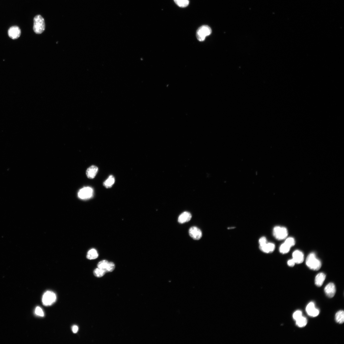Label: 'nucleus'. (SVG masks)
Segmentation results:
<instances>
[{
	"mask_svg": "<svg viewBox=\"0 0 344 344\" xmlns=\"http://www.w3.org/2000/svg\"><path fill=\"white\" fill-rule=\"evenodd\" d=\"M306 264L308 267L310 269L317 271L319 270L321 266V261L317 259L314 253H311L307 257Z\"/></svg>",
	"mask_w": 344,
	"mask_h": 344,
	"instance_id": "obj_1",
	"label": "nucleus"
},
{
	"mask_svg": "<svg viewBox=\"0 0 344 344\" xmlns=\"http://www.w3.org/2000/svg\"><path fill=\"white\" fill-rule=\"evenodd\" d=\"M33 30L37 34L42 33L45 29V23L44 18L40 15L36 16L34 19Z\"/></svg>",
	"mask_w": 344,
	"mask_h": 344,
	"instance_id": "obj_2",
	"label": "nucleus"
},
{
	"mask_svg": "<svg viewBox=\"0 0 344 344\" xmlns=\"http://www.w3.org/2000/svg\"><path fill=\"white\" fill-rule=\"evenodd\" d=\"M212 33L211 28L207 25H203L200 27L196 32V37L199 41H203L206 37L210 35Z\"/></svg>",
	"mask_w": 344,
	"mask_h": 344,
	"instance_id": "obj_3",
	"label": "nucleus"
},
{
	"mask_svg": "<svg viewBox=\"0 0 344 344\" xmlns=\"http://www.w3.org/2000/svg\"><path fill=\"white\" fill-rule=\"evenodd\" d=\"M56 295L53 292L47 291L44 294L42 297V302L46 306L52 305L56 302Z\"/></svg>",
	"mask_w": 344,
	"mask_h": 344,
	"instance_id": "obj_4",
	"label": "nucleus"
},
{
	"mask_svg": "<svg viewBox=\"0 0 344 344\" xmlns=\"http://www.w3.org/2000/svg\"><path fill=\"white\" fill-rule=\"evenodd\" d=\"M273 233L277 239L281 240L286 238L288 235V231L285 227L277 226L273 229Z\"/></svg>",
	"mask_w": 344,
	"mask_h": 344,
	"instance_id": "obj_5",
	"label": "nucleus"
},
{
	"mask_svg": "<svg viewBox=\"0 0 344 344\" xmlns=\"http://www.w3.org/2000/svg\"><path fill=\"white\" fill-rule=\"evenodd\" d=\"M93 189L90 187H84L79 191L78 193L79 197L82 199H86L92 197L93 194Z\"/></svg>",
	"mask_w": 344,
	"mask_h": 344,
	"instance_id": "obj_6",
	"label": "nucleus"
},
{
	"mask_svg": "<svg viewBox=\"0 0 344 344\" xmlns=\"http://www.w3.org/2000/svg\"><path fill=\"white\" fill-rule=\"evenodd\" d=\"M306 311L309 316L313 317H317L319 313V310L315 308V303L312 302L307 306Z\"/></svg>",
	"mask_w": 344,
	"mask_h": 344,
	"instance_id": "obj_7",
	"label": "nucleus"
},
{
	"mask_svg": "<svg viewBox=\"0 0 344 344\" xmlns=\"http://www.w3.org/2000/svg\"><path fill=\"white\" fill-rule=\"evenodd\" d=\"M8 35L9 37L13 39H17L21 36V29L17 26H12L9 29Z\"/></svg>",
	"mask_w": 344,
	"mask_h": 344,
	"instance_id": "obj_8",
	"label": "nucleus"
},
{
	"mask_svg": "<svg viewBox=\"0 0 344 344\" xmlns=\"http://www.w3.org/2000/svg\"><path fill=\"white\" fill-rule=\"evenodd\" d=\"M189 233L190 236L195 240H199L202 237L201 230L196 227H191L189 230Z\"/></svg>",
	"mask_w": 344,
	"mask_h": 344,
	"instance_id": "obj_9",
	"label": "nucleus"
},
{
	"mask_svg": "<svg viewBox=\"0 0 344 344\" xmlns=\"http://www.w3.org/2000/svg\"><path fill=\"white\" fill-rule=\"evenodd\" d=\"M325 291L327 296L330 298H333L335 296L336 292L335 285L332 283H329L325 287Z\"/></svg>",
	"mask_w": 344,
	"mask_h": 344,
	"instance_id": "obj_10",
	"label": "nucleus"
},
{
	"mask_svg": "<svg viewBox=\"0 0 344 344\" xmlns=\"http://www.w3.org/2000/svg\"><path fill=\"white\" fill-rule=\"evenodd\" d=\"M260 250L263 252L269 254L274 251L275 248V245L272 243H267L259 245Z\"/></svg>",
	"mask_w": 344,
	"mask_h": 344,
	"instance_id": "obj_11",
	"label": "nucleus"
},
{
	"mask_svg": "<svg viewBox=\"0 0 344 344\" xmlns=\"http://www.w3.org/2000/svg\"><path fill=\"white\" fill-rule=\"evenodd\" d=\"M292 259L294 260L296 264L302 263L304 260V255L303 253L299 250H296L293 253Z\"/></svg>",
	"mask_w": 344,
	"mask_h": 344,
	"instance_id": "obj_12",
	"label": "nucleus"
},
{
	"mask_svg": "<svg viewBox=\"0 0 344 344\" xmlns=\"http://www.w3.org/2000/svg\"><path fill=\"white\" fill-rule=\"evenodd\" d=\"M98 171V167L95 166H92L88 168L86 171V175L88 178H94L97 175Z\"/></svg>",
	"mask_w": 344,
	"mask_h": 344,
	"instance_id": "obj_13",
	"label": "nucleus"
},
{
	"mask_svg": "<svg viewBox=\"0 0 344 344\" xmlns=\"http://www.w3.org/2000/svg\"><path fill=\"white\" fill-rule=\"evenodd\" d=\"M191 218V215L189 212H185L179 216L178 221L179 223L183 224L189 221Z\"/></svg>",
	"mask_w": 344,
	"mask_h": 344,
	"instance_id": "obj_14",
	"label": "nucleus"
},
{
	"mask_svg": "<svg viewBox=\"0 0 344 344\" xmlns=\"http://www.w3.org/2000/svg\"><path fill=\"white\" fill-rule=\"evenodd\" d=\"M326 275L323 273H320L316 276L315 279V284L318 287H321L326 279Z\"/></svg>",
	"mask_w": 344,
	"mask_h": 344,
	"instance_id": "obj_15",
	"label": "nucleus"
},
{
	"mask_svg": "<svg viewBox=\"0 0 344 344\" xmlns=\"http://www.w3.org/2000/svg\"><path fill=\"white\" fill-rule=\"evenodd\" d=\"M115 182V177L113 175H110L108 178L104 182L103 185L106 188H109L112 187Z\"/></svg>",
	"mask_w": 344,
	"mask_h": 344,
	"instance_id": "obj_16",
	"label": "nucleus"
},
{
	"mask_svg": "<svg viewBox=\"0 0 344 344\" xmlns=\"http://www.w3.org/2000/svg\"><path fill=\"white\" fill-rule=\"evenodd\" d=\"M98 256L97 251L95 249H93L88 251L86 257L89 260H93L97 258Z\"/></svg>",
	"mask_w": 344,
	"mask_h": 344,
	"instance_id": "obj_17",
	"label": "nucleus"
},
{
	"mask_svg": "<svg viewBox=\"0 0 344 344\" xmlns=\"http://www.w3.org/2000/svg\"><path fill=\"white\" fill-rule=\"evenodd\" d=\"M336 321L339 324H342L344 321V312L342 310L338 311L335 315Z\"/></svg>",
	"mask_w": 344,
	"mask_h": 344,
	"instance_id": "obj_18",
	"label": "nucleus"
},
{
	"mask_svg": "<svg viewBox=\"0 0 344 344\" xmlns=\"http://www.w3.org/2000/svg\"><path fill=\"white\" fill-rule=\"evenodd\" d=\"M296 321V325L300 328L305 327L307 325L308 321L306 318L302 317Z\"/></svg>",
	"mask_w": 344,
	"mask_h": 344,
	"instance_id": "obj_19",
	"label": "nucleus"
},
{
	"mask_svg": "<svg viewBox=\"0 0 344 344\" xmlns=\"http://www.w3.org/2000/svg\"><path fill=\"white\" fill-rule=\"evenodd\" d=\"M175 3L180 7H185L189 4V0H174Z\"/></svg>",
	"mask_w": 344,
	"mask_h": 344,
	"instance_id": "obj_20",
	"label": "nucleus"
},
{
	"mask_svg": "<svg viewBox=\"0 0 344 344\" xmlns=\"http://www.w3.org/2000/svg\"><path fill=\"white\" fill-rule=\"evenodd\" d=\"M291 247L286 244L285 243L282 244L279 248L280 252L282 254H287L290 250Z\"/></svg>",
	"mask_w": 344,
	"mask_h": 344,
	"instance_id": "obj_21",
	"label": "nucleus"
},
{
	"mask_svg": "<svg viewBox=\"0 0 344 344\" xmlns=\"http://www.w3.org/2000/svg\"><path fill=\"white\" fill-rule=\"evenodd\" d=\"M106 273V271L102 269L97 268L95 269L94 271V274L95 276L98 278L103 277Z\"/></svg>",
	"mask_w": 344,
	"mask_h": 344,
	"instance_id": "obj_22",
	"label": "nucleus"
},
{
	"mask_svg": "<svg viewBox=\"0 0 344 344\" xmlns=\"http://www.w3.org/2000/svg\"><path fill=\"white\" fill-rule=\"evenodd\" d=\"M108 262H109L106 260H103L99 262L98 264V267L99 268L104 270L106 271V270L107 267Z\"/></svg>",
	"mask_w": 344,
	"mask_h": 344,
	"instance_id": "obj_23",
	"label": "nucleus"
},
{
	"mask_svg": "<svg viewBox=\"0 0 344 344\" xmlns=\"http://www.w3.org/2000/svg\"><path fill=\"white\" fill-rule=\"evenodd\" d=\"M284 243L291 248L295 245L296 244V241L294 238L290 237L287 238Z\"/></svg>",
	"mask_w": 344,
	"mask_h": 344,
	"instance_id": "obj_24",
	"label": "nucleus"
},
{
	"mask_svg": "<svg viewBox=\"0 0 344 344\" xmlns=\"http://www.w3.org/2000/svg\"><path fill=\"white\" fill-rule=\"evenodd\" d=\"M115 268V266L114 262H109L106 271V272H112L114 270Z\"/></svg>",
	"mask_w": 344,
	"mask_h": 344,
	"instance_id": "obj_25",
	"label": "nucleus"
},
{
	"mask_svg": "<svg viewBox=\"0 0 344 344\" xmlns=\"http://www.w3.org/2000/svg\"><path fill=\"white\" fill-rule=\"evenodd\" d=\"M302 317V312L301 311L297 310L296 311L293 315V317L296 321Z\"/></svg>",
	"mask_w": 344,
	"mask_h": 344,
	"instance_id": "obj_26",
	"label": "nucleus"
},
{
	"mask_svg": "<svg viewBox=\"0 0 344 344\" xmlns=\"http://www.w3.org/2000/svg\"><path fill=\"white\" fill-rule=\"evenodd\" d=\"M35 312L36 315L38 316L41 317L44 316V313L43 310L39 307H37L36 308Z\"/></svg>",
	"mask_w": 344,
	"mask_h": 344,
	"instance_id": "obj_27",
	"label": "nucleus"
},
{
	"mask_svg": "<svg viewBox=\"0 0 344 344\" xmlns=\"http://www.w3.org/2000/svg\"><path fill=\"white\" fill-rule=\"evenodd\" d=\"M267 242L266 238L265 237H261L259 240V245L264 244Z\"/></svg>",
	"mask_w": 344,
	"mask_h": 344,
	"instance_id": "obj_28",
	"label": "nucleus"
},
{
	"mask_svg": "<svg viewBox=\"0 0 344 344\" xmlns=\"http://www.w3.org/2000/svg\"><path fill=\"white\" fill-rule=\"evenodd\" d=\"M296 262L292 259L289 260L287 262V264L290 267L294 266Z\"/></svg>",
	"mask_w": 344,
	"mask_h": 344,
	"instance_id": "obj_29",
	"label": "nucleus"
},
{
	"mask_svg": "<svg viewBox=\"0 0 344 344\" xmlns=\"http://www.w3.org/2000/svg\"><path fill=\"white\" fill-rule=\"evenodd\" d=\"M78 330V327L76 325H74L72 328V330L73 333H76Z\"/></svg>",
	"mask_w": 344,
	"mask_h": 344,
	"instance_id": "obj_30",
	"label": "nucleus"
}]
</instances>
